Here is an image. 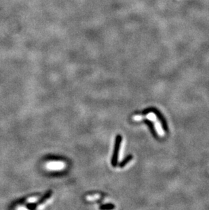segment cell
<instances>
[{"mask_svg":"<svg viewBox=\"0 0 209 210\" xmlns=\"http://www.w3.org/2000/svg\"><path fill=\"white\" fill-rule=\"evenodd\" d=\"M113 208H114V206L112 205H103V206H102L101 208V209H113Z\"/></svg>","mask_w":209,"mask_h":210,"instance_id":"cell-4","label":"cell"},{"mask_svg":"<svg viewBox=\"0 0 209 210\" xmlns=\"http://www.w3.org/2000/svg\"><path fill=\"white\" fill-rule=\"evenodd\" d=\"M99 198V195H94V196H89L87 197L88 200H95L96 199Z\"/></svg>","mask_w":209,"mask_h":210,"instance_id":"cell-5","label":"cell"},{"mask_svg":"<svg viewBox=\"0 0 209 210\" xmlns=\"http://www.w3.org/2000/svg\"><path fill=\"white\" fill-rule=\"evenodd\" d=\"M122 143V137L120 135H118L116 139V143L114 147V151H113V157L112 159V164L113 167H116L118 164L119 152L120 150V146Z\"/></svg>","mask_w":209,"mask_h":210,"instance_id":"cell-1","label":"cell"},{"mask_svg":"<svg viewBox=\"0 0 209 210\" xmlns=\"http://www.w3.org/2000/svg\"><path fill=\"white\" fill-rule=\"evenodd\" d=\"M133 159V156L132 155H128L127 158H125L119 164V167H124L127 165L128 163H130L132 160Z\"/></svg>","mask_w":209,"mask_h":210,"instance_id":"cell-3","label":"cell"},{"mask_svg":"<svg viewBox=\"0 0 209 210\" xmlns=\"http://www.w3.org/2000/svg\"><path fill=\"white\" fill-rule=\"evenodd\" d=\"M64 163L62 162H58V161H53L50 162L47 164V168L51 170H59L64 168Z\"/></svg>","mask_w":209,"mask_h":210,"instance_id":"cell-2","label":"cell"}]
</instances>
